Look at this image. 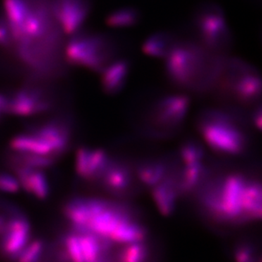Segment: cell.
<instances>
[{
  "label": "cell",
  "instance_id": "obj_1",
  "mask_svg": "<svg viewBox=\"0 0 262 262\" xmlns=\"http://www.w3.org/2000/svg\"><path fill=\"white\" fill-rule=\"evenodd\" d=\"M194 195L201 213L217 225H245L261 220V184L253 176L211 173Z\"/></svg>",
  "mask_w": 262,
  "mask_h": 262
},
{
  "label": "cell",
  "instance_id": "obj_2",
  "mask_svg": "<svg viewBox=\"0 0 262 262\" xmlns=\"http://www.w3.org/2000/svg\"><path fill=\"white\" fill-rule=\"evenodd\" d=\"M71 228L88 232L117 245L147 241L148 230L139 212L122 202L75 196L63 205Z\"/></svg>",
  "mask_w": 262,
  "mask_h": 262
},
{
  "label": "cell",
  "instance_id": "obj_3",
  "mask_svg": "<svg viewBox=\"0 0 262 262\" xmlns=\"http://www.w3.org/2000/svg\"><path fill=\"white\" fill-rule=\"evenodd\" d=\"M193 40H182L166 58L165 72L169 81L181 89L210 92L216 82L224 59Z\"/></svg>",
  "mask_w": 262,
  "mask_h": 262
},
{
  "label": "cell",
  "instance_id": "obj_4",
  "mask_svg": "<svg viewBox=\"0 0 262 262\" xmlns=\"http://www.w3.org/2000/svg\"><path fill=\"white\" fill-rule=\"evenodd\" d=\"M196 129L207 146L222 156L238 157L250 145L245 122L229 110H204L198 117Z\"/></svg>",
  "mask_w": 262,
  "mask_h": 262
},
{
  "label": "cell",
  "instance_id": "obj_5",
  "mask_svg": "<svg viewBox=\"0 0 262 262\" xmlns=\"http://www.w3.org/2000/svg\"><path fill=\"white\" fill-rule=\"evenodd\" d=\"M211 91L234 105L256 107L261 98V76L244 60L225 57Z\"/></svg>",
  "mask_w": 262,
  "mask_h": 262
},
{
  "label": "cell",
  "instance_id": "obj_6",
  "mask_svg": "<svg viewBox=\"0 0 262 262\" xmlns=\"http://www.w3.org/2000/svg\"><path fill=\"white\" fill-rule=\"evenodd\" d=\"M120 52V43L113 36L79 31L69 41L65 57L70 64L101 72Z\"/></svg>",
  "mask_w": 262,
  "mask_h": 262
},
{
  "label": "cell",
  "instance_id": "obj_7",
  "mask_svg": "<svg viewBox=\"0 0 262 262\" xmlns=\"http://www.w3.org/2000/svg\"><path fill=\"white\" fill-rule=\"evenodd\" d=\"M192 24L196 42L207 51L226 56L233 47V34L226 21L225 13L219 5L203 3L192 14Z\"/></svg>",
  "mask_w": 262,
  "mask_h": 262
},
{
  "label": "cell",
  "instance_id": "obj_8",
  "mask_svg": "<svg viewBox=\"0 0 262 262\" xmlns=\"http://www.w3.org/2000/svg\"><path fill=\"white\" fill-rule=\"evenodd\" d=\"M190 106L187 95L164 96L150 105L144 117L142 132L154 139H168L184 125Z\"/></svg>",
  "mask_w": 262,
  "mask_h": 262
},
{
  "label": "cell",
  "instance_id": "obj_9",
  "mask_svg": "<svg viewBox=\"0 0 262 262\" xmlns=\"http://www.w3.org/2000/svg\"><path fill=\"white\" fill-rule=\"evenodd\" d=\"M54 245L60 262H96L117 246L95 234L72 228L55 241Z\"/></svg>",
  "mask_w": 262,
  "mask_h": 262
},
{
  "label": "cell",
  "instance_id": "obj_10",
  "mask_svg": "<svg viewBox=\"0 0 262 262\" xmlns=\"http://www.w3.org/2000/svg\"><path fill=\"white\" fill-rule=\"evenodd\" d=\"M7 223L0 234V257L14 262L20 251L32 239V228L27 215L10 204L2 205Z\"/></svg>",
  "mask_w": 262,
  "mask_h": 262
},
{
  "label": "cell",
  "instance_id": "obj_11",
  "mask_svg": "<svg viewBox=\"0 0 262 262\" xmlns=\"http://www.w3.org/2000/svg\"><path fill=\"white\" fill-rule=\"evenodd\" d=\"M97 184L105 192L120 198L134 195L141 187L134 167L113 157Z\"/></svg>",
  "mask_w": 262,
  "mask_h": 262
},
{
  "label": "cell",
  "instance_id": "obj_12",
  "mask_svg": "<svg viewBox=\"0 0 262 262\" xmlns=\"http://www.w3.org/2000/svg\"><path fill=\"white\" fill-rule=\"evenodd\" d=\"M53 99L39 88L27 87L6 96L5 113L18 117H32L48 113Z\"/></svg>",
  "mask_w": 262,
  "mask_h": 262
},
{
  "label": "cell",
  "instance_id": "obj_13",
  "mask_svg": "<svg viewBox=\"0 0 262 262\" xmlns=\"http://www.w3.org/2000/svg\"><path fill=\"white\" fill-rule=\"evenodd\" d=\"M92 0H52V14L69 35L82 29L92 9Z\"/></svg>",
  "mask_w": 262,
  "mask_h": 262
},
{
  "label": "cell",
  "instance_id": "obj_14",
  "mask_svg": "<svg viewBox=\"0 0 262 262\" xmlns=\"http://www.w3.org/2000/svg\"><path fill=\"white\" fill-rule=\"evenodd\" d=\"M112 158L101 148L82 146L76 152V173L83 180L97 184Z\"/></svg>",
  "mask_w": 262,
  "mask_h": 262
},
{
  "label": "cell",
  "instance_id": "obj_15",
  "mask_svg": "<svg viewBox=\"0 0 262 262\" xmlns=\"http://www.w3.org/2000/svg\"><path fill=\"white\" fill-rule=\"evenodd\" d=\"M20 187L33 198L45 201L51 194V185L42 169L15 167L13 168Z\"/></svg>",
  "mask_w": 262,
  "mask_h": 262
},
{
  "label": "cell",
  "instance_id": "obj_16",
  "mask_svg": "<svg viewBox=\"0 0 262 262\" xmlns=\"http://www.w3.org/2000/svg\"><path fill=\"white\" fill-rule=\"evenodd\" d=\"M130 72V62L127 58H117L101 72V84L105 94L115 95L126 85Z\"/></svg>",
  "mask_w": 262,
  "mask_h": 262
},
{
  "label": "cell",
  "instance_id": "obj_17",
  "mask_svg": "<svg viewBox=\"0 0 262 262\" xmlns=\"http://www.w3.org/2000/svg\"><path fill=\"white\" fill-rule=\"evenodd\" d=\"M134 170L140 185L150 189L167 178L166 157L143 160L136 164Z\"/></svg>",
  "mask_w": 262,
  "mask_h": 262
},
{
  "label": "cell",
  "instance_id": "obj_18",
  "mask_svg": "<svg viewBox=\"0 0 262 262\" xmlns=\"http://www.w3.org/2000/svg\"><path fill=\"white\" fill-rule=\"evenodd\" d=\"M151 198L162 215L169 216L173 214L178 201L181 198L178 189L168 179L149 189Z\"/></svg>",
  "mask_w": 262,
  "mask_h": 262
},
{
  "label": "cell",
  "instance_id": "obj_19",
  "mask_svg": "<svg viewBox=\"0 0 262 262\" xmlns=\"http://www.w3.org/2000/svg\"><path fill=\"white\" fill-rule=\"evenodd\" d=\"M179 36L169 31H160L148 37L143 45L146 54L157 58H166L181 42Z\"/></svg>",
  "mask_w": 262,
  "mask_h": 262
},
{
  "label": "cell",
  "instance_id": "obj_20",
  "mask_svg": "<svg viewBox=\"0 0 262 262\" xmlns=\"http://www.w3.org/2000/svg\"><path fill=\"white\" fill-rule=\"evenodd\" d=\"M14 262H60L54 243L46 239H32L20 251Z\"/></svg>",
  "mask_w": 262,
  "mask_h": 262
},
{
  "label": "cell",
  "instance_id": "obj_21",
  "mask_svg": "<svg viewBox=\"0 0 262 262\" xmlns=\"http://www.w3.org/2000/svg\"><path fill=\"white\" fill-rule=\"evenodd\" d=\"M141 18L140 10L137 8L123 7L111 12L106 17V23L113 28H130L140 23Z\"/></svg>",
  "mask_w": 262,
  "mask_h": 262
},
{
  "label": "cell",
  "instance_id": "obj_22",
  "mask_svg": "<svg viewBox=\"0 0 262 262\" xmlns=\"http://www.w3.org/2000/svg\"><path fill=\"white\" fill-rule=\"evenodd\" d=\"M58 158L47 155L22 154L13 153L10 156V163L12 168L15 167H27L35 169H47L51 168L56 163Z\"/></svg>",
  "mask_w": 262,
  "mask_h": 262
},
{
  "label": "cell",
  "instance_id": "obj_23",
  "mask_svg": "<svg viewBox=\"0 0 262 262\" xmlns=\"http://www.w3.org/2000/svg\"><path fill=\"white\" fill-rule=\"evenodd\" d=\"M232 255L235 262H261L259 248L251 239H243L236 243Z\"/></svg>",
  "mask_w": 262,
  "mask_h": 262
},
{
  "label": "cell",
  "instance_id": "obj_24",
  "mask_svg": "<svg viewBox=\"0 0 262 262\" xmlns=\"http://www.w3.org/2000/svg\"><path fill=\"white\" fill-rule=\"evenodd\" d=\"M15 40L13 32L4 14H0V48L5 50L15 48Z\"/></svg>",
  "mask_w": 262,
  "mask_h": 262
},
{
  "label": "cell",
  "instance_id": "obj_25",
  "mask_svg": "<svg viewBox=\"0 0 262 262\" xmlns=\"http://www.w3.org/2000/svg\"><path fill=\"white\" fill-rule=\"evenodd\" d=\"M20 188L16 177L5 172L0 173V192L13 194L18 192Z\"/></svg>",
  "mask_w": 262,
  "mask_h": 262
},
{
  "label": "cell",
  "instance_id": "obj_26",
  "mask_svg": "<svg viewBox=\"0 0 262 262\" xmlns=\"http://www.w3.org/2000/svg\"><path fill=\"white\" fill-rule=\"evenodd\" d=\"M7 223V215L5 214V211H3L1 206H0V234L4 230L5 225Z\"/></svg>",
  "mask_w": 262,
  "mask_h": 262
},
{
  "label": "cell",
  "instance_id": "obj_27",
  "mask_svg": "<svg viewBox=\"0 0 262 262\" xmlns=\"http://www.w3.org/2000/svg\"><path fill=\"white\" fill-rule=\"evenodd\" d=\"M5 101H6V96L0 94V117L2 116L3 113H5Z\"/></svg>",
  "mask_w": 262,
  "mask_h": 262
}]
</instances>
